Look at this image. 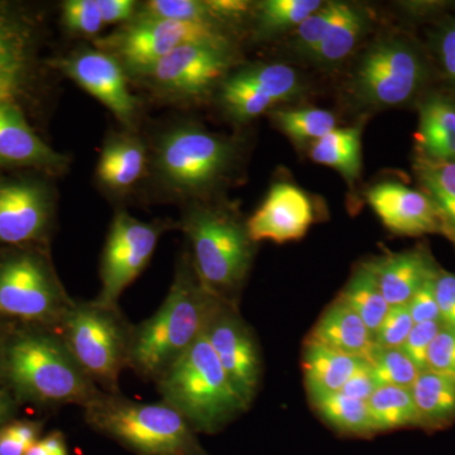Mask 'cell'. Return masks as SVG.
Wrapping results in <instances>:
<instances>
[{"mask_svg": "<svg viewBox=\"0 0 455 455\" xmlns=\"http://www.w3.org/2000/svg\"><path fill=\"white\" fill-rule=\"evenodd\" d=\"M220 301L200 281L188 251L182 252L163 305L133 324L128 368L146 381H157L202 337Z\"/></svg>", "mask_w": 455, "mask_h": 455, "instance_id": "6da1fadb", "label": "cell"}, {"mask_svg": "<svg viewBox=\"0 0 455 455\" xmlns=\"http://www.w3.org/2000/svg\"><path fill=\"white\" fill-rule=\"evenodd\" d=\"M0 372L20 396L49 406L88 407L106 394L56 331L29 325L8 335Z\"/></svg>", "mask_w": 455, "mask_h": 455, "instance_id": "7a4b0ae2", "label": "cell"}, {"mask_svg": "<svg viewBox=\"0 0 455 455\" xmlns=\"http://www.w3.org/2000/svg\"><path fill=\"white\" fill-rule=\"evenodd\" d=\"M241 147L193 122L161 132L152 152V175L164 194L188 203L208 202L235 175Z\"/></svg>", "mask_w": 455, "mask_h": 455, "instance_id": "3957f363", "label": "cell"}, {"mask_svg": "<svg viewBox=\"0 0 455 455\" xmlns=\"http://www.w3.org/2000/svg\"><path fill=\"white\" fill-rule=\"evenodd\" d=\"M179 226L204 286L221 300L239 305L257 245L248 233L247 220L230 206L208 200L188 203Z\"/></svg>", "mask_w": 455, "mask_h": 455, "instance_id": "277c9868", "label": "cell"}, {"mask_svg": "<svg viewBox=\"0 0 455 455\" xmlns=\"http://www.w3.org/2000/svg\"><path fill=\"white\" fill-rule=\"evenodd\" d=\"M155 383L164 403L196 433H220L248 410L204 334Z\"/></svg>", "mask_w": 455, "mask_h": 455, "instance_id": "5b68a950", "label": "cell"}, {"mask_svg": "<svg viewBox=\"0 0 455 455\" xmlns=\"http://www.w3.org/2000/svg\"><path fill=\"white\" fill-rule=\"evenodd\" d=\"M86 424L137 455H209L173 407L103 394L84 409Z\"/></svg>", "mask_w": 455, "mask_h": 455, "instance_id": "8992f818", "label": "cell"}, {"mask_svg": "<svg viewBox=\"0 0 455 455\" xmlns=\"http://www.w3.org/2000/svg\"><path fill=\"white\" fill-rule=\"evenodd\" d=\"M133 324L119 305L74 300L57 333L90 379L108 395H121L119 379L130 359Z\"/></svg>", "mask_w": 455, "mask_h": 455, "instance_id": "52a82bcc", "label": "cell"}, {"mask_svg": "<svg viewBox=\"0 0 455 455\" xmlns=\"http://www.w3.org/2000/svg\"><path fill=\"white\" fill-rule=\"evenodd\" d=\"M73 302L46 254L35 250L0 254V317L57 331Z\"/></svg>", "mask_w": 455, "mask_h": 455, "instance_id": "ba28073f", "label": "cell"}, {"mask_svg": "<svg viewBox=\"0 0 455 455\" xmlns=\"http://www.w3.org/2000/svg\"><path fill=\"white\" fill-rule=\"evenodd\" d=\"M188 44H233L232 32L223 27L136 16L94 40V46L116 57L131 79Z\"/></svg>", "mask_w": 455, "mask_h": 455, "instance_id": "9c48e42d", "label": "cell"}, {"mask_svg": "<svg viewBox=\"0 0 455 455\" xmlns=\"http://www.w3.org/2000/svg\"><path fill=\"white\" fill-rule=\"evenodd\" d=\"M427 66L409 42L386 38L376 42L361 57L353 74V97L370 108L403 106L420 90Z\"/></svg>", "mask_w": 455, "mask_h": 455, "instance_id": "30bf717a", "label": "cell"}, {"mask_svg": "<svg viewBox=\"0 0 455 455\" xmlns=\"http://www.w3.org/2000/svg\"><path fill=\"white\" fill-rule=\"evenodd\" d=\"M235 60V44H188L156 62L136 80L169 100H194L220 86Z\"/></svg>", "mask_w": 455, "mask_h": 455, "instance_id": "8fae6325", "label": "cell"}, {"mask_svg": "<svg viewBox=\"0 0 455 455\" xmlns=\"http://www.w3.org/2000/svg\"><path fill=\"white\" fill-rule=\"evenodd\" d=\"M171 226L169 221L137 220L124 209L116 211L101 253L100 291L95 300L119 305L122 293L145 271L158 241Z\"/></svg>", "mask_w": 455, "mask_h": 455, "instance_id": "7c38bea8", "label": "cell"}, {"mask_svg": "<svg viewBox=\"0 0 455 455\" xmlns=\"http://www.w3.org/2000/svg\"><path fill=\"white\" fill-rule=\"evenodd\" d=\"M204 335L236 396L250 409L262 379V358L252 328L239 313V305L220 301L209 317Z\"/></svg>", "mask_w": 455, "mask_h": 455, "instance_id": "4fadbf2b", "label": "cell"}, {"mask_svg": "<svg viewBox=\"0 0 455 455\" xmlns=\"http://www.w3.org/2000/svg\"><path fill=\"white\" fill-rule=\"evenodd\" d=\"M300 76L289 65L254 64L228 75L220 85V104L233 122L259 118L300 92Z\"/></svg>", "mask_w": 455, "mask_h": 455, "instance_id": "5bb4252c", "label": "cell"}, {"mask_svg": "<svg viewBox=\"0 0 455 455\" xmlns=\"http://www.w3.org/2000/svg\"><path fill=\"white\" fill-rule=\"evenodd\" d=\"M52 66L107 107L128 131H134L139 100L132 94L127 73L116 57L97 47H82L53 60Z\"/></svg>", "mask_w": 455, "mask_h": 455, "instance_id": "9a60e30c", "label": "cell"}, {"mask_svg": "<svg viewBox=\"0 0 455 455\" xmlns=\"http://www.w3.org/2000/svg\"><path fill=\"white\" fill-rule=\"evenodd\" d=\"M55 217L50 187L32 180L0 182V244L26 245L49 235Z\"/></svg>", "mask_w": 455, "mask_h": 455, "instance_id": "2e32d148", "label": "cell"}, {"mask_svg": "<svg viewBox=\"0 0 455 455\" xmlns=\"http://www.w3.org/2000/svg\"><path fill=\"white\" fill-rule=\"evenodd\" d=\"M315 221V208L302 188L290 182H276L263 203L247 220L254 243L262 241L283 244L307 235Z\"/></svg>", "mask_w": 455, "mask_h": 455, "instance_id": "e0dca14e", "label": "cell"}, {"mask_svg": "<svg viewBox=\"0 0 455 455\" xmlns=\"http://www.w3.org/2000/svg\"><path fill=\"white\" fill-rule=\"evenodd\" d=\"M367 200L391 232L403 235H444L438 212L424 191L396 181H383L367 191Z\"/></svg>", "mask_w": 455, "mask_h": 455, "instance_id": "ac0fdd59", "label": "cell"}, {"mask_svg": "<svg viewBox=\"0 0 455 455\" xmlns=\"http://www.w3.org/2000/svg\"><path fill=\"white\" fill-rule=\"evenodd\" d=\"M0 164L60 171L68 164L35 133L16 101L0 103Z\"/></svg>", "mask_w": 455, "mask_h": 455, "instance_id": "d6986e66", "label": "cell"}, {"mask_svg": "<svg viewBox=\"0 0 455 455\" xmlns=\"http://www.w3.org/2000/svg\"><path fill=\"white\" fill-rule=\"evenodd\" d=\"M390 307L406 305L439 269L427 251L385 254L366 262Z\"/></svg>", "mask_w": 455, "mask_h": 455, "instance_id": "ffe728a7", "label": "cell"}, {"mask_svg": "<svg viewBox=\"0 0 455 455\" xmlns=\"http://www.w3.org/2000/svg\"><path fill=\"white\" fill-rule=\"evenodd\" d=\"M148 164L147 146L133 132L110 133L97 166V180L109 193L124 194L136 187Z\"/></svg>", "mask_w": 455, "mask_h": 455, "instance_id": "44dd1931", "label": "cell"}, {"mask_svg": "<svg viewBox=\"0 0 455 455\" xmlns=\"http://www.w3.org/2000/svg\"><path fill=\"white\" fill-rule=\"evenodd\" d=\"M31 56V29L0 7V103L16 101L26 85Z\"/></svg>", "mask_w": 455, "mask_h": 455, "instance_id": "7402d4cb", "label": "cell"}, {"mask_svg": "<svg viewBox=\"0 0 455 455\" xmlns=\"http://www.w3.org/2000/svg\"><path fill=\"white\" fill-rule=\"evenodd\" d=\"M309 339L344 355L363 358L374 346L373 335L368 326L340 298L326 307Z\"/></svg>", "mask_w": 455, "mask_h": 455, "instance_id": "603a6c76", "label": "cell"}, {"mask_svg": "<svg viewBox=\"0 0 455 455\" xmlns=\"http://www.w3.org/2000/svg\"><path fill=\"white\" fill-rule=\"evenodd\" d=\"M364 363L366 358L344 355L307 338L302 352V370L310 398L339 392Z\"/></svg>", "mask_w": 455, "mask_h": 455, "instance_id": "cb8c5ba5", "label": "cell"}, {"mask_svg": "<svg viewBox=\"0 0 455 455\" xmlns=\"http://www.w3.org/2000/svg\"><path fill=\"white\" fill-rule=\"evenodd\" d=\"M420 119L416 134L423 157L455 161V103L435 94L420 104Z\"/></svg>", "mask_w": 455, "mask_h": 455, "instance_id": "d4e9b609", "label": "cell"}, {"mask_svg": "<svg viewBox=\"0 0 455 455\" xmlns=\"http://www.w3.org/2000/svg\"><path fill=\"white\" fill-rule=\"evenodd\" d=\"M139 7L133 0H68L62 4V23L74 35L98 38L107 26L133 20Z\"/></svg>", "mask_w": 455, "mask_h": 455, "instance_id": "484cf974", "label": "cell"}, {"mask_svg": "<svg viewBox=\"0 0 455 455\" xmlns=\"http://www.w3.org/2000/svg\"><path fill=\"white\" fill-rule=\"evenodd\" d=\"M410 390L420 427H438L455 419V377L421 371Z\"/></svg>", "mask_w": 455, "mask_h": 455, "instance_id": "4316f807", "label": "cell"}, {"mask_svg": "<svg viewBox=\"0 0 455 455\" xmlns=\"http://www.w3.org/2000/svg\"><path fill=\"white\" fill-rule=\"evenodd\" d=\"M137 16L166 18L228 29L238 22L230 0H149L140 5Z\"/></svg>", "mask_w": 455, "mask_h": 455, "instance_id": "83f0119b", "label": "cell"}, {"mask_svg": "<svg viewBox=\"0 0 455 455\" xmlns=\"http://www.w3.org/2000/svg\"><path fill=\"white\" fill-rule=\"evenodd\" d=\"M414 170L438 212L444 235L455 242V161L430 160L419 155Z\"/></svg>", "mask_w": 455, "mask_h": 455, "instance_id": "f1b7e54d", "label": "cell"}, {"mask_svg": "<svg viewBox=\"0 0 455 455\" xmlns=\"http://www.w3.org/2000/svg\"><path fill=\"white\" fill-rule=\"evenodd\" d=\"M370 25V14L366 9L343 2L339 14L313 57L314 61L322 65L343 61L364 37Z\"/></svg>", "mask_w": 455, "mask_h": 455, "instance_id": "f546056e", "label": "cell"}, {"mask_svg": "<svg viewBox=\"0 0 455 455\" xmlns=\"http://www.w3.org/2000/svg\"><path fill=\"white\" fill-rule=\"evenodd\" d=\"M361 137V127L337 128L310 146L311 160L337 170L353 187L362 170Z\"/></svg>", "mask_w": 455, "mask_h": 455, "instance_id": "4dcf8cb0", "label": "cell"}, {"mask_svg": "<svg viewBox=\"0 0 455 455\" xmlns=\"http://www.w3.org/2000/svg\"><path fill=\"white\" fill-rule=\"evenodd\" d=\"M338 298L358 314L372 335L379 331V325L382 324L383 319L391 307L382 295L379 283L367 263H363L361 267L353 272L352 277L349 278Z\"/></svg>", "mask_w": 455, "mask_h": 455, "instance_id": "1f68e13d", "label": "cell"}, {"mask_svg": "<svg viewBox=\"0 0 455 455\" xmlns=\"http://www.w3.org/2000/svg\"><path fill=\"white\" fill-rule=\"evenodd\" d=\"M320 0H265L253 5L254 31L260 38L274 37L298 28L322 7Z\"/></svg>", "mask_w": 455, "mask_h": 455, "instance_id": "d6a6232c", "label": "cell"}, {"mask_svg": "<svg viewBox=\"0 0 455 455\" xmlns=\"http://www.w3.org/2000/svg\"><path fill=\"white\" fill-rule=\"evenodd\" d=\"M374 431H388L419 425L418 410L410 388L379 386L367 401Z\"/></svg>", "mask_w": 455, "mask_h": 455, "instance_id": "836d02e7", "label": "cell"}, {"mask_svg": "<svg viewBox=\"0 0 455 455\" xmlns=\"http://www.w3.org/2000/svg\"><path fill=\"white\" fill-rule=\"evenodd\" d=\"M310 400L317 414L334 430L355 436L376 434L364 401L344 396L340 392L311 397Z\"/></svg>", "mask_w": 455, "mask_h": 455, "instance_id": "e575fe53", "label": "cell"}, {"mask_svg": "<svg viewBox=\"0 0 455 455\" xmlns=\"http://www.w3.org/2000/svg\"><path fill=\"white\" fill-rule=\"evenodd\" d=\"M275 125L296 145L310 146L337 130V118L329 110L319 108L278 109L271 113Z\"/></svg>", "mask_w": 455, "mask_h": 455, "instance_id": "d590c367", "label": "cell"}, {"mask_svg": "<svg viewBox=\"0 0 455 455\" xmlns=\"http://www.w3.org/2000/svg\"><path fill=\"white\" fill-rule=\"evenodd\" d=\"M379 386L411 388L421 371L401 348L373 346L366 357Z\"/></svg>", "mask_w": 455, "mask_h": 455, "instance_id": "8d00e7d4", "label": "cell"}, {"mask_svg": "<svg viewBox=\"0 0 455 455\" xmlns=\"http://www.w3.org/2000/svg\"><path fill=\"white\" fill-rule=\"evenodd\" d=\"M343 2L324 3L296 28L293 51L302 57L313 60L324 40L326 32L339 14Z\"/></svg>", "mask_w": 455, "mask_h": 455, "instance_id": "74e56055", "label": "cell"}, {"mask_svg": "<svg viewBox=\"0 0 455 455\" xmlns=\"http://www.w3.org/2000/svg\"><path fill=\"white\" fill-rule=\"evenodd\" d=\"M415 323L407 305L391 307L379 331L373 335L374 346L379 348H401Z\"/></svg>", "mask_w": 455, "mask_h": 455, "instance_id": "f35d334b", "label": "cell"}, {"mask_svg": "<svg viewBox=\"0 0 455 455\" xmlns=\"http://www.w3.org/2000/svg\"><path fill=\"white\" fill-rule=\"evenodd\" d=\"M42 425L20 420L0 427V455H26L40 435Z\"/></svg>", "mask_w": 455, "mask_h": 455, "instance_id": "ab89813d", "label": "cell"}, {"mask_svg": "<svg viewBox=\"0 0 455 455\" xmlns=\"http://www.w3.org/2000/svg\"><path fill=\"white\" fill-rule=\"evenodd\" d=\"M427 370L455 377V326L440 329L427 352Z\"/></svg>", "mask_w": 455, "mask_h": 455, "instance_id": "60d3db41", "label": "cell"}, {"mask_svg": "<svg viewBox=\"0 0 455 455\" xmlns=\"http://www.w3.org/2000/svg\"><path fill=\"white\" fill-rule=\"evenodd\" d=\"M443 325L444 324H443L442 320L414 324L405 343L401 347V349L405 352L407 357L414 362L419 370H427V352H429L431 343L435 339Z\"/></svg>", "mask_w": 455, "mask_h": 455, "instance_id": "b9f144b4", "label": "cell"}, {"mask_svg": "<svg viewBox=\"0 0 455 455\" xmlns=\"http://www.w3.org/2000/svg\"><path fill=\"white\" fill-rule=\"evenodd\" d=\"M435 277L427 281V283L412 296L411 300L406 304L407 307H409L410 315H411L415 324L440 320L438 301H436L435 296V286H434Z\"/></svg>", "mask_w": 455, "mask_h": 455, "instance_id": "7bdbcfd3", "label": "cell"}, {"mask_svg": "<svg viewBox=\"0 0 455 455\" xmlns=\"http://www.w3.org/2000/svg\"><path fill=\"white\" fill-rule=\"evenodd\" d=\"M434 286L440 320L444 325L455 326V274L439 269Z\"/></svg>", "mask_w": 455, "mask_h": 455, "instance_id": "ee69618b", "label": "cell"}, {"mask_svg": "<svg viewBox=\"0 0 455 455\" xmlns=\"http://www.w3.org/2000/svg\"><path fill=\"white\" fill-rule=\"evenodd\" d=\"M379 387V383L374 379L372 370H371L370 363L366 359V363L350 377L348 382L343 386L339 392L344 396L367 403Z\"/></svg>", "mask_w": 455, "mask_h": 455, "instance_id": "f6af8a7d", "label": "cell"}, {"mask_svg": "<svg viewBox=\"0 0 455 455\" xmlns=\"http://www.w3.org/2000/svg\"><path fill=\"white\" fill-rule=\"evenodd\" d=\"M443 70L455 85V20L443 27L436 42Z\"/></svg>", "mask_w": 455, "mask_h": 455, "instance_id": "bcb514c9", "label": "cell"}, {"mask_svg": "<svg viewBox=\"0 0 455 455\" xmlns=\"http://www.w3.org/2000/svg\"><path fill=\"white\" fill-rule=\"evenodd\" d=\"M26 455H68L64 434L53 431L44 438L38 439Z\"/></svg>", "mask_w": 455, "mask_h": 455, "instance_id": "7dc6e473", "label": "cell"}, {"mask_svg": "<svg viewBox=\"0 0 455 455\" xmlns=\"http://www.w3.org/2000/svg\"><path fill=\"white\" fill-rule=\"evenodd\" d=\"M14 411V403L7 392L0 391V427L11 418Z\"/></svg>", "mask_w": 455, "mask_h": 455, "instance_id": "c3c4849f", "label": "cell"}, {"mask_svg": "<svg viewBox=\"0 0 455 455\" xmlns=\"http://www.w3.org/2000/svg\"><path fill=\"white\" fill-rule=\"evenodd\" d=\"M8 334L4 333L2 326H0V364H2L3 350H4L5 341H7Z\"/></svg>", "mask_w": 455, "mask_h": 455, "instance_id": "681fc988", "label": "cell"}]
</instances>
